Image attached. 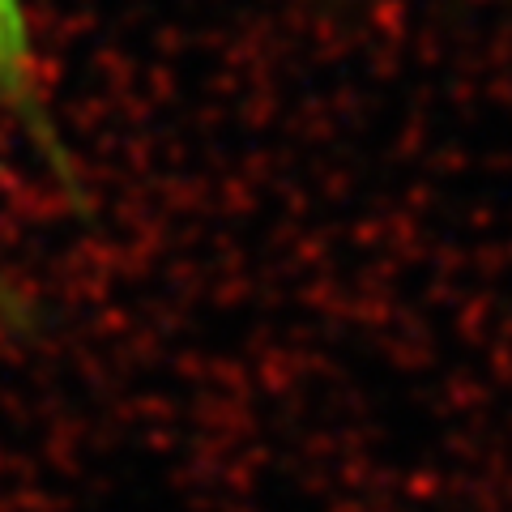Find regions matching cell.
<instances>
[{
  "instance_id": "6da1fadb",
  "label": "cell",
  "mask_w": 512,
  "mask_h": 512,
  "mask_svg": "<svg viewBox=\"0 0 512 512\" xmlns=\"http://www.w3.org/2000/svg\"><path fill=\"white\" fill-rule=\"evenodd\" d=\"M0 120L18 128L22 141L35 150L47 175L60 188H77L73 154L64 146V133L52 111V90H47V64L39 56V39L30 26L26 0H0ZM22 303L13 295L9 274L0 269V320H18Z\"/></svg>"
}]
</instances>
